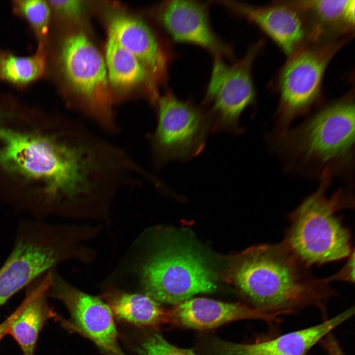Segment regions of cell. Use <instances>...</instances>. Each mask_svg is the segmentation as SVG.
Masks as SVG:
<instances>
[{"instance_id":"27","label":"cell","mask_w":355,"mask_h":355,"mask_svg":"<svg viewBox=\"0 0 355 355\" xmlns=\"http://www.w3.org/2000/svg\"><path fill=\"white\" fill-rule=\"evenodd\" d=\"M23 306L22 302L11 315L0 323V341L7 334L8 329L10 324L20 314L23 308Z\"/></svg>"},{"instance_id":"20","label":"cell","mask_w":355,"mask_h":355,"mask_svg":"<svg viewBox=\"0 0 355 355\" xmlns=\"http://www.w3.org/2000/svg\"><path fill=\"white\" fill-rule=\"evenodd\" d=\"M104 297L113 315L119 320L155 329L169 322V311L147 295L110 289L105 292Z\"/></svg>"},{"instance_id":"25","label":"cell","mask_w":355,"mask_h":355,"mask_svg":"<svg viewBox=\"0 0 355 355\" xmlns=\"http://www.w3.org/2000/svg\"><path fill=\"white\" fill-rule=\"evenodd\" d=\"M329 283L333 281H341L354 283L355 282V251L348 257V260L339 272L326 278Z\"/></svg>"},{"instance_id":"9","label":"cell","mask_w":355,"mask_h":355,"mask_svg":"<svg viewBox=\"0 0 355 355\" xmlns=\"http://www.w3.org/2000/svg\"><path fill=\"white\" fill-rule=\"evenodd\" d=\"M52 227L40 221L19 225L13 249L0 269V307L64 257Z\"/></svg>"},{"instance_id":"22","label":"cell","mask_w":355,"mask_h":355,"mask_svg":"<svg viewBox=\"0 0 355 355\" xmlns=\"http://www.w3.org/2000/svg\"><path fill=\"white\" fill-rule=\"evenodd\" d=\"M11 3L13 12L28 24L36 40L37 47L46 48L52 20L48 0H13Z\"/></svg>"},{"instance_id":"4","label":"cell","mask_w":355,"mask_h":355,"mask_svg":"<svg viewBox=\"0 0 355 355\" xmlns=\"http://www.w3.org/2000/svg\"><path fill=\"white\" fill-rule=\"evenodd\" d=\"M332 177L324 172L316 191L288 216L290 226L283 241L310 267L348 258L354 250L351 231L336 214L354 208L353 193L351 188H341L327 197Z\"/></svg>"},{"instance_id":"26","label":"cell","mask_w":355,"mask_h":355,"mask_svg":"<svg viewBox=\"0 0 355 355\" xmlns=\"http://www.w3.org/2000/svg\"><path fill=\"white\" fill-rule=\"evenodd\" d=\"M320 342L328 355H346L331 332L327 334Z\"/></svg>"},{"instance_id":"3","label":"cell","mask_w":355,"mask_h":355,"mask_svg":"<svg viewBox=\"0 0 355 355\" xmlns=\"http://www.w3.org/2000/svg\"><path fill=\"white\" fill-rule=\"evenodd\" d=\"M354 92L320 107L299 126L275 135L274 147L288 169L319 177L325 172L350 181L355 161Z\"/></svg>"},{"instance_id":"19","label":"cell","mask_w":355,"mask_h":355,"mask_svg":"<svg viewBox=\"0 0 355 355\" xmlns=\"http://www.w3.org/2000/svg\"><path fill=\"white\" fill-rule=\"evenodd\" d=\"M104 58L110 86L119 91L126 92L144 85L156 105L159 97L158 87L139 60L122 46L109 31Z\"/></svg>"},{"instance_id":"14","label":"cell","mask_w":355,"mask_h":355,"mask_svg":"<svg viewBox=\"0 0 355 355\" xmlns=\"http://www.w3.org/2000/svg\"><path fill=\"white\" fill-rule=\"evenodd\" d=\"M108 31L139 60L158 87L167 83L176 56L171 42L160 39L142 20L124 14L112 17Z\"/></svg>"},{"instance_id":"11","label":"cell","mask_w":355,"mask_h":355,"mask_svg":"<svg viewBox=\"0 0 355 355\" xmlns=\"http://www.w3.org/2000/svg\"><path fill=\"white\" fill-rule=\"evenodd\" d=\"M212 4L213 0H167L157 7L156 15L171 41L195 45L213 57L233 62L236 60L232 46L222 40L212 26L209 8Z\"/></svg>"},{"instance_id":"23","label":"cell","mask_w":355,"mask_h":355,"mask_svg":"<svg viewBox=\"0 0 355 355\" xmlns=\"http://www.w3.org/2000/svg\"><path fill=\"white\" fill-rule=\"evenodd\" d=\"M138 352L141 355H196L191 350L171 344L156 333L146 337L139 348Z\"/></svg>"},{"instance_id":"17","label":"cell","mask_w":355,"mask_h":355,"mask_svg":"<svg viewBox=\"0 0 355 355\" xmlns=\"http://www.w3.org/2000/svg\"><path fill=\"white\" fill-rule=\"evenodd\" d=\"M308 27L309 43L352 39L355 25V0H292Z\"/></svg>"},{"instance_id":"13","label":"cell","mask_w":355,"mask_h":355,"mask_svg":"<svg viewBox=\"0 0 355 355\" xmlns=\"http://www.w3.org/2000/svg\"><path fill=\"white\" fill-rule=\"evenodd\" d=\"M48 296L62 301L74 325L108 355H125L119 346L113 315L108 305L53 273Z\"/></svg>"},{"instance_id":"8","label":"cell","mask_w":355,"mask_h":355,"mask_svg":"<svg viewBox=\"0 0 355 355\" xmlns=\"http://www.w3.org/2000/svg\"><path fill=\"white\" fill-rule=\"evenodd\" d=\"M264 45L262 39L253 43L240 59L230 65L221 57H213L211 77L201 104L209 117L212 131H242L241 115L256 97L253 65Z\"/></svg>"},{"instance_id":"15","label":"cell","mask_w":355,"mask_h":355,"mask_svg":"<svg viewBox=\"0 0 355 355\" xmlns=\"http://www.w3.org/2000/svg\"><path fill=\"white\" fill-rule=\"evenodd\" d=\"M355 313L350 308L321 323L252 343L236 344L217 340L211 355H306V353Z\"/></svg>"},{"instance_id":"2","label":"cell","mask_w":355,"mask_h":355,"mask_svg":"<svg viewBox=\"0 0 355 355\" xmlns=\"http://www.w3.org/2000/svg\"><path fill=\"white\" fill-rule=\"evenodd\" d=\"M233 279L253 307L279 316L309 306L324 311L334 293L326 279L314 276L283 241L241 252L233 266Z\"/></svg>"},{"instance_id":"7","label":"cell","mask_w":355,"mask_h":355,"mask_svg":"<svg viewBox=\"0 0 355 355\" xmlns=\"http://www.w3.org/2000/svg\"><path fill=\"white\" fill-rule=\"evenodd\" d=\"M156 105L157 124L148 137L156 166L200 154L212 131L204 108L190 99L178 98L170 89L159 97Z\"/></svg>"},{"instance_id":"16","label":"cell","mask_w":355,"mask_h":355,"mask_svg":"<svg viewBox=\"0 0 355 355\" xmlns=\"http://www.w3.org/2000/svg\"><path fill=\"white\" fill-rule=\"evenodd\" d=\"M279 315L241 303H227L204 298L186 300L169 311V322L197 329L213 328L239 320L254 319L268 322Z\"/></svg>"},{"instance_id":"10","label":"cell","mask_w":355,"mask_h":355,"mask_svg":"<svg viewBox=\"0 0 355 355\" xmlns=\"http://www.w3.org/2000/svg\"><path fill=\"white\" fill-rule=\"evenodd\" d=\"M141 280L147 296L169 303L178 304L216 288L201 259L184 250L169 249L153 256L142 268Z\"/></svg>"},{"instance_id":"1","label":"cell","mask_w":355,"mask_h":355,"mask_svg":"<svg viewBox=\"0 0 355 355\" xmlns=\"http://www.w3.org/2000/svg\"><path fill=\"white\" fill-rule=\"evenodd\" d=\"M111 171L106 143L82 123L0 94V202L43 217L97 198Z\"/></svg>"},{"instance_id":"21","label":"cell","mask_w":355,"mask_h":355,"mask_svg":"<svg viewBox=\"0 0 355 355\" xmlns=\"http://www.w3.org/2000/svg\"><path fill=\"white\" fill-rule=\"evenodd\" d=\"M46 48L37 47L28 56L0 48V81L24 89L47 76Z\"/></svg>"},{"instance_id":"12","label":"cell","mask_w":355,"mask_h":355,"mask_svg":"<svg viewBox=\"0 0 355 355\" xmlns=\"http://www.w3.org/2000/svg\"><path fill=\"white\" fill-rule=\"evenodd\" d=\"M213 2L255 25L287 57L309 43L307 22L292 0L274 1L263 5L233 0Z\"/></svg>"},{"instance_id":"24","label":"cell","mask_w":355,"mask_h":355,"mask_svg":"<svg viewBox=\"0 0 355 355\" xmlns=\"http://www.w3.org/2000/svg\"><path fill=\"white\" fill-rule=\"evenodd\" d=\"M52 15L61 19H74L78 17L84 10V4L78 0H48Z\"/></svg>"},{"instance_id":"6","label":"cell","mask_w":355,"mask_h":355,"mask_svg":"<svg viewBox=\"0 0 355 355\" xmlns=\"http://www.w3.org/2000/svg\"><path fill=\"white\" fill-rule=\"evenodd\" d=\"M351 39L308 43L287 57L275 78L279 95L276 135L285 132L295 119L309 113L319 103L329 64Z\"/></svg>"},{"instance_id":"18","label":"cell","mask_w":355,"mask_h":355,"mask_svg":"<svg viewBox=\"0 0 355 355\" xmlns=\"http://www.w3.org/2000/svg\"><path fill=\"white\" fill-rule=\"evenodd\" d=\"M52 278L51 270L26 287L23 308L8 328L7 334L17 342L23 355H34L38 337L44 325L48 320L59 317L47 301Z\"/></svg>"},{"instance_id":"5","label":"cell","mask_w":355,"mask_h":355,"mask_svg":"<svg viewBox=\"0 0 355 355\" xmlns=\"http://www.w3.org/2000/svg\"><path fill=\"white\" fill-rule=\"evenodd\" d=\"M54 54L47 56V64H54L81 108L106 132L117 133L105 58L97 47L84 34L73 33L61 38Z\"/></svg>"}]
</instances>
